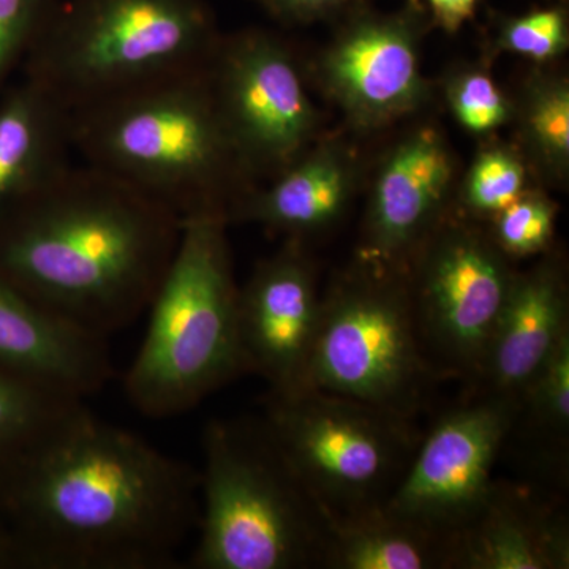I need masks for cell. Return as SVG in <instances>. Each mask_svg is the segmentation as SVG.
<instances>
[{
  "mask_svg": "<svg viewBox=\"0 0 569 569\" xmlns=\"http://www.w3.org/2000/svg\"><path fill=\"white\" fill-rule=\"evenodd\" d=\"M3 507L26 567L174 568L198 529L200 470L89 410Z\"/></svg>",
  "mask_w": 569,
  "mask_h": 569,
  "instance_id": "6da1fadb",
  "label": "cell"
},
{
  "mask_svg": "<svg viewBox=\"0 0 569 569\" xmlns=\"http://www.w3.org/2000/svg\"><path fill=\"white\" fill-rule=\"evenodd\" d=\"M181 233L129 183L71 163L0 217V279L108 339L149 309Z\"/></svg>",
  "mask_w": 569,
  "mask_h": 569,
  "instance_id": "7a4b0ae2",
  "label": "cell"
},
{
  "mask_svg": "<svg viewBox=\"0 0 569 569\" xmlns=\"http://www.w3.org/2000/svg\"><path fill=\"white\" fill-rule=\"evenodd\" d=\"M208 69V67H206ZM206 69L70 116L73 151L173 213L230 224L257 189L224 129Z\"/></svg>",
  "mask_w": 569,
  "mask_h": 569,
  "instance_id": "3957f363",
  "label": "cell"
},
{
  "mask_svg": "<svg viewBox=\"0 0 569 569\" xmlns=\"http://www.w3.org/2000/svg\"><path fill=\"white\" fill-rule=\"evenodd\" d=\"M220 37L206 0H61L22 73L73 114L206 69Z\"/></svg>",
  "mask_w": 569,
  "mask_h": 569,
  "instance_id": "277c9868",
  "label": "cell"
},
{
  "mask_svg": "<svg viewBox=\"0 0 569 569\" xmlns=\"http://www.w3.org/2000/svg\"><path fill=\"white\" fill-rule=\"evenodd\" d=\"M222 219L182 223L170 268L149 306L127 399L142 417H179L246 376L233 260Z\"/></svg>",
  "mask_w": 569,
  "mask_h": 569,
  "instance_id": "5b68a950",
  "label": "cell"
},
{
  "mask_svg": "<svg viewBox=\"0 0 569 569\" xmlns=\"http://www.w3.org/2000/svg\"><path fill=\"white\" fill-rule=\"evenodd\" d=\"M193 569L321 565L326 522L261 419H213L203 433Z\"/></svg>",
  "mask_w": 569,
  "mask_h": 569,
  "instance_id": "8992f818",
  "label": "cell"
},
{
  "mask_svg": "<svg viewBox=\"0 0 569 569\" xmlns=\"http://www.w3.org/2000/svg\"><path fill=\"white\" fill-rule=\"evenodd\" d=\"M261 421L323 519L380 508L421 441L410 418L317 389L269 392Z\"/></svg>",
  "mask_w": 569,
  "mask_h": 569,
  "instance_id": "52a82bcc",
  "label": "cell"
},
{
  "mask_svg": "<svg viewBox=\"0 0 569 569\" xmlns=\"http://www.w3.org/2000/svg\"><path fill=\"white\" fill-rule=\"evenodd\" d=\"M437 373L422 346L408 283L397 272L348 276L321 298L302 389L411 419Z\"/></svg>",
  "mask_w": 569,
  "mask_h": 569,
  "instance_id": "ba28073f",
  "label": "cell"
},
{
  "mask_svg": "<svg viewBox=\"0 0 569 569\" xmlns=\"http://www.w3.org/2000/svg\"><path fill=\"white\" fill-rule=\"evenodd\" d=\"M415 254L417 282L408 290L430 362L438 373L477 378L515 277L507 257L463 224H438Z\"/></svg>",
  "mask_w": 569,
  "mask_h": 569,
  "instance_id": "9c48e42d",
  "label": "cell"
},
{
  "mask_svg": "<svg viewBox=\"0 0 569 569\" xmlns=\"http://www.w3.org/2000/svg\"><path fill=\"white\" fill-rule=\"evenodd\" d=\"M206 74L249 173H282L312 137L317 121L288 48L257 29L220 37Z\"/></svg>",
  "mask_w": 569,
  "mask_h": 569,
  "instance_id": "30bf717a",
  "label": "cell"
},
{
  "mask_svg": "<svg viewBox=\"0 0 569 569\" xmlns=\"http://www.w3.org/2000/svg\"><path fill=\"white\" fill-rule=\"evenodd\" d=\"M516 413L509 400L481 396L438 419L381 508L451 539L488 498Z\"/></svg>",
  "mask_w": 569,
  "mask_h": 569,
  "instance_id": "8fae6325",
  "label": "cell"
},
{
  "mask_svg": "<svg viewBox=\"0 0 569 569\" xmlns=\"http://www.w3.org/2000/svg\"><path fill=\"white\" fill-rule=\"evenodd\" d=\"M320 309L316 271L298 239L261 261L239 288V343L246 370L263 378L271 395H291L305 387Z\"/></svg>",
  "mask_w": 569,
  "mask_h": 569,
  "instance_id": "7c38bea8",
  "label": "cell"
},
{
  "mask_svg": "<svg viewBox=\"0 0 569 569\" xmlns=\"http://www.w3.org/2000/svg\"><path fill=\"white\" fill-rule=\"evenodd\" d=\"M0 369L86 400L112 377L108 339L51 312L0 279Z\"/></svg>",
  "mask_w": 569,
  "mask_h": 569,
  "instance_id": "4fadbf2b",
  "label": "cell"
},
{
  "mask_svg": "<svg viewBox=\"0 0 569 569\" xmlns=\"http://www.w3.org/2000/svg\"><path fill=\"white\" fill-rule=\"evenodd\" d=\"M323 78L350 118L376 126L413 111L425 97L413 29L399 18L367 20L326 52Z\"/></svg>",
  "mask_w": 569,
  "mask_h": 569,
  "instance_id": "5bb4252c",
  "label": "cell"
},
{
  "mask_svg": "<svg viewBox=\"0 0 569 569\" xmlns=\"http://www.w3.org/2000/svg\"><path fill=\"white\" fill-rule=\"evenodd\" d=\"M567 336L569 296L559 266L545 261L526 274L515 272L475 378L481 396L500 397L518 407Z\"/></svg>",
  "mask_w": 569,
  "mask_h": 569,
  "instance_id": "9a60e30c",
  "label": "cell"
},
{
  "mask_svg": "<svg viewBox=\"0 0 569 569\" xmlns=\"http://www.w3.org/2000/svg\"><path fill=\"white\" fill-rule=\"evenodd\" d=\"M451 174L447 148L432 130L413 134L388 157L366 223V252L380 269L395 271L436 230Z\"/></svg>",
  "mask_w": 569,
  "mask_h": 569,
  "instance_id": "2e32d148",
  "label": "cell"
},
{
  "mask_svg": "<svg viewBox=\"0 0 569 569\" xmlns=\"http://www.w3.org/2000/svg\"><path fill=\"white\" fill-rule=\"evenodd\" d=\"M449 568L568 569L567 515L522 488L493 481L477 515L449 539Z\"/></svg>",
  "mask_w": 569,
  "mask_h": 569,
  "instance_id": "e0dca14e",
  "label": "cell"
},
{
  "mask_svg": "<svg viewBox=\"0 0 569 569\" xmlns=\"http://www.w3.org/2000/svg\"><path fill=\"white\" fill-rule=\"evenodd\" d=\"M69 112L22 78L0 96V217L71 164Z\"/></svg>",
  "mask_w": 569,
  "mask_h": 569,
  "instance_id": "ac0fdd59",
  "label": "cell"
},
{
  "mask_svg": "<svg viewBox=\"0 0 569 569\" xmlns=\"http://www.w3.org/2000/svg\"><path fill=\"white\" fill-rule=\"evenodd\" d=\"M350 193L347 164L332 152H316L284 168L276 181L254 190L238 219L301 239L339 219Z\"/></svg>",
  "mask_w": 569,
  "mask_h": 569,
  "instance_id": "d6986e66",
  "label": "cell"
},
{
  "mask_svg": "<svg viewBox=\"0 0 569 569\" xmlns=\"http://www.w3.org/2000/svg\"><path fill=\"white\" fill-rule=\"evenodd\" d=\"M321 565L332 569H448L449 538L389 515L367 509L325 519Z\"/></svg>",
  "mask_w": 569,
  "mask_h": 569,
  "instance_id": "ffe728a7",
  "label": "cell"
},
{
  "mask_svg": "<svg viewBox=\"0 0 569 569\" xmlns=\"http://www.w3.org/2000/svg\"><path fill=\"white\" fill-rule=\"evenodd\" d=\"M89 411L84 400L59 395L0 369V500L54 441Z\"/></svg>",
  "mask_w": 569,
  "mask_h": 569,
  "instance_id": "44dd1931",
  "label": "cell"
},
{
  "mask_svg": "<svg viewBox=\"0 0 569 569\" xmlns=\"http://www.w3.org/2000/svg\"><path fill=\"white\" fill-rule=\"evenodd\" d=\"M515 425H527L550 460H567L569 430V336L561 340L520 397Z\"/></svg>",
  "mask_w": 569,
  "mask_h": 569,
  "instance_id": "7402d4cb",
  "label": "cell"
},
{
  "mask_svg": "<svg viewBox=\"0 0 569 569\" xmlns=\"http://www.w3.org/2000/svg\"><path fill=\"white\" fill-rule=\"evenodd\" d=\"M526 134L538 156L553 170L569 160V91L561 81L535 86L526 107Z\"/></svg>",
  "mask_w": 569,
  "mask_h": 569,
  "instance_id": "603a6c76",
  "label": "cell"
},
{
  "mask_svg": "<svg viewBox=\"0 0 569 569\" xmlns=\"http://www.w3.org/2000/svg\"><path fill=\"white\" fill-rule=\"evenodd\" d=\"M556 209L537 193H522L503 211L493 216V238L505 257H531L550 246Z\"/></svg>",
  "mask_w": 569,
  "mask_h": 569,
  "instance_id": "cb8c5ba5",
  "label": "cell"
},
{
  "mask_svg": "<svg viewBox=\"0 0 569 569\" xmlns=\"http://www.w3.org/2000/svg\"><path fill=\"white\" fill-rule=\"evenodd\" d=\"M61 0H0V96Z\"/></svg>",
  "mask_w": 569,
  "mask_h": 569,
  "instance_id": "d4e9b609",
  "label": "cell"
},
{
  "mask_svg": "<svg viewBox=\"0 0 569 569\" xmlns=\"http://www.w3.org/2000/svg\"><path fill=\"white\" fill-rule=\"evenodd\" d=\"M522 163L512 153L493 149L481 153L466 183V203L471 211L497 216L523 193Z\"/></svg>",
  "mask_w": 569,
  "mask_h": 569,
  "instance_id": "484cf974",
  "label": "cell"
},
{
  "mask_svg": "<svg viewBox=\"0 0 569 569\" xmlns=\"http://www.w3.org/2000/svg\"><path fill=\"white\" fill-rule=\"evenodd\" d=\"M449 103L459 122L475 133L490 132L508 118L503 93L488 74L479 71L460 74L452 81Z\"/></svg>",
  "mask_w": 569,
  "mask_h": 569,
  "instance_id": "4316f807",
  "label": "cell"
},
{
  "mask_svg": "<svg viewBox=\"0 0 569 569\" xmlns=\"http://www.w3.org/2000/svg\"><path fill=\"white\" fill-rule=\"evenodd\" d=\"M501 43L535 61H548L561 54L568 44L563 11L539 10L515 20L505 29Z\"/></svg>",
  "mask_w": 569,
  "mask_h": 569,
  "instance_id": "83f0119b",
  "label": "cell"
},
{
  "mask_svg": "<svg viewBox=\"0 0 569 569\" xmlns=\"http://www.w3.org/2000/svg\"><path fill=\"white\" fill-rule=\"evenodd\" d=\"M272 18L282 22H310L335 13L348 0H257Z\"/></svg>",
  "mask_w": 569,
  "mask_h": 569,
  "instance_id": "f1b7e54d",
  "label": "cell"
},
{
  "mask_svg": "<svg viewBox=\"0 0 569 569\" xmlns=\"http://www.w3.org/2000/svg\"><path fill=\"white\" fill-rule=\"evenodd\" d=\"M438 24L448 32L458 31L473 17L478 0H427Z\"/></svg>",
  "mask_w": 569,
  "mask_h": 569,
  "instance_id": "f546056e",
  "label": "cell"
}]
</instances>
